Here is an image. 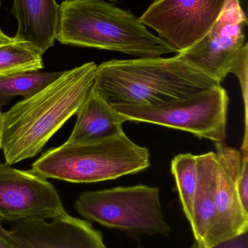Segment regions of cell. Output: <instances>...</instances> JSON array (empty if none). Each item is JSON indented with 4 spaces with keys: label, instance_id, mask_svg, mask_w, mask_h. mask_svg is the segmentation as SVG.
Masks as SVG:
<instances>
[{
    "label": "cell",
    "instance_id": "d6986e66",
    "mask_svg": "<svg viewBox=\"0 0 248 248\" xmlns=\"http://www.w3.org/2000/svg\"><path fill=\"white\" fill-rule=\"evenodd\" d=\"M242 163L237 181V193L242 205L248 211V150H240Z\"/></svg>",
    "mask_w": 248,
    "mask_h": 248
},
{
    "label": "cell",
    "instance_id": "2e32d148",
    "mask_svg": "<svg viewBox=\"0 0 248 248\" xmlns=\"http://www.w3.org/2000/svg\"><path fill=\"white\" fill-rule=\"evenodd\" d=\"M43 68L42 54L29 44L14 39L0 45V77Z\"/></svg>",
    "mask_w": 248,
    "mask_h": 248
},
{
    "label": "cell",
    "instance_id": "277c9868",
    "mask_svg": "<svg viewBox=\"0 0 248 248\" xmlns=\"http://www.w3.org/2000/svg\"><path fill=\"white\" fill-rule=\"evenodd\" d=\"M149 150L122 133L113 138L62 145L44 153L31 171L45 179L87 184L113 180L150 167Z\"/></svg>",
    "mask_w": 248,
    "mask_h": 248
},
{
    "label": "cell",
    "instance_id": "603a6c76",
    "mask_svg": "<svg viewBox=\"0 0 248 248\" xmlns=\"http://www.w3.org/2000/svg\"><path fill=\"white\" fill-rule=\"evenodd\" d=\"M3 113L0 111V149H1L2 141Z\"/></svg>",
    "mask_w": 248,
    "mask_h": 248
},
{
    "label": "cell",
    "instance_id": "7a4b0ae2",
    "mask_svg": "<svg viewBox=\"0 0 248 248\" xmlns=\"http://www.w3.org/2000/svg\"><path fill=\"white\" fill-rule=\"evenodd\" d=\"M220 84L176 54L102 62L97 65L93 90L111 106H154Z\"/></svg>",
    "mask_w": 248,
    "mask_h": 248
},
{
    "label": "cell",
    "instance_id": "5bb4252c",
    "mask_svg": "<svg viewBox=\"0 0 248 248\" xmlns=\"http://www.w3.org/2000/svg\"><path fill=\"white\" fill-rule=\"evenodd\" d=\"M198 183L190 223L195 241L203 244L215 217L218 163L215 153L196 155Z\"/></svg>",
    "mask_w": 248,
    "mask_h": 248
},
{
    "label": "cell",
    "instance_id": "5b68a950",
    "mask_svg": "<svg viewBox=\"0 0 248 248\" xmlns=\"http://www.w3.org/2000/svg\"><path fill=\"white\" fill-rule=\"evenodd\" d=\"M75 208L87 221L124 232L167 237L171 232L157 187L139 185L89 191L79 196Z\"/></svg>",
    "mask_w": 248,
    "mask_h": 248
},
{
    "label": "cell",
    "instance_id": "ba28073f",
    "mask_svg": "<svg viewBox=\"0 0 248 248\" xmlns=\"http://www.w3.org/2000/svg\"><path fill=\"white\" fill-rule=\"evenodd\" d=\"M247 26V16L241 1L227 0L208 34L192 47L176 54L221 84L248 44L245 33Z\"/></svg>",
    "mask_w": 248,
    "mask_h": 248
},
{
    "label": "cell",
    "instance_id": "8fae6325",
    "mask_svg": "<svg viewBox=\"0 0 248 248\" xmlns=\"http://www.w3.org/2000/svg\"><path fill=\"white\" fill-rule=\"evenodd\" d=\"M0 233L19 248H106L101 233L90 221L68 214L13 221L10 229L0 221Z\"/></svg>",
    "mask_w": 248,
    "mask_h": 248
},
{
    "label": "cell",
    "instance_id": "30bf717a",
    "mask_svg": "<svg viewBox=\"0 0 248 248\" xmlns=\"http://www.w3.org/2000/svg\"><path fill=\"white\" fill-rule=\"evenodd\" d=\"M214 144L218 163L215 212L203 244H199L203 248L213 247L248 231V211L242 205L237 189L241 151L228 147L224 142Z\"/></svg>",
    "mask_w": 248,
    "mask_h": 248
},
{
    "label": "cell",
    "instance_id": "ac0fdd59",
    "mask_svg": "<svg viewBox=\"0 0 248 248\" xmlns=\"http://www.w3.org/2000/svg\"><path fill=\"white\" fill-rule=\"evenodd\" d=\"M230 74L238 78L241 87L245 110V134L243 138H248V44L245 46L231 68Z\"/></svg>",
    "mask_w": 248,
    "mask_h": 248
},
{
    "label": "cell",
    "instance_id": "ffe728a7",
    "mask_svg": "<svg viewBox=\"0 0 248 248\" xmlns=\"http://www.w3.org/2000/svg\"><path fill=\"white\" fill-rule=\"evenodd\" d=\"M190 248H203L195 241ZM210 248H248V231Z\"/></svg>",
    "mask_w": 248,
    "mask_h": 248
},
{
    "label": "cell",
    "instance_id": "7c38bea8",
    "mask_svg": "<svg viewBox=\"0 0 248 248\" xmlns=\"http://www.w3.org/2000/svg\"><path fill=\"white\" fill-rule=\"evenodd\" d=\"M59 9L55 0H13L11 13L17 23L15 40L43 55L55 44Z\"/></svg>",
    "mask_w": 248,
    "mask_h": 248
},
{
    "label": "cell",
    "instance_id": "44dd1931",
    "mask_svg": "<svg viewBox=\"0 0 248 248\" xmlns=\"http://www.w3.org/2000/svg\"><path fill=\"white\" fill-rule=\"evenodd\" d=\"M0 248H19L8 238L0 233Z\"/></svg>",
    "mask_w": 248,
    "mask_h": 248
},
{
    "label": "cell",
    "instance_id": "4fadbf2b",
    "mask_svg": "<svg viewBox=\"0 0 248 248\" xmlns=\"http://www.w3.org/2000/svg\"><path fill=\"white\" fill-rule=\"evenodd\" d=\"M77 121L67 142L90 144L113 138L124 133L128 122L94 90L77 113Z\"/></svg>",
    "mask_w": 248,
    "mask_h": 248
},
{
    "label": "cell",
    "instance_id": "6da1fadb",
    "mask_svg": "<svg viewBox=\"0 0 248 248\" xmlns=\"http://www.w3.org/2000/svg\"><path fill=\"white\" fill-rule=\"evenodd\" d=\"M97 65L89 62L62 74L3 113L1 149L7 164L40 153L51 137L77 114L94 87Z\"/></svg>",
    "mask_w": 248,
    "mask_h": 248
},
{
    "label": "cell",
    "instance_id": "9a60e30c",
    "mask_svg": "<svg viewBox=\"0 0 248 248\" xmlns=\"http://www.w3.org/2000/svg\"><path fill=\"white\" fill-rule=\"evenodd\" d=\"M62 73L28 71L0 77V108L17 96H22L23 99L32 97L55 81Z\"/></svg>",
    "mask_w": 248,
    "mask_h": 248
},
{
    "label": "cell",
    "instance_id": "e0dca14e",
    "mask_svg": "<svg viewBox=\"0 0 248 248\" xmlns=\"http://www.w3.org/2000/svg\"><path fill=\"white\" fill-rule=\"evenodd\" d=\"M171 173L176 181L182 209L190 224L198 183L196 155L192 153L176 155L171 161Z\"/></svg>",
    "mask_w": 248,
    "mask_h": 248
},
{
    "label": "cell",
    "instance_id": "52a82bcc",
    "mask_svg": "<svg viewBox=\"0 0 248 248\" xmlns=\"http://www.w3.org/2000/svg\"><path fill=\"white\" fill-rule=\"evenodd\" d=\"M227 0H154L138 17L177 53L196 45L212 29Z\"/></svg>",
    "mask_w": 248,
    "mask_h": 248
},
{
    "label": "cell",
    "instance_id": "cb8c5ba5",
    "mask_svg": "<svg viewBox=\"0 0 248 248\" xmlns=\"http://www.w3.org/2000/svg\"><path fill=\"white\" fill-rule=\"evenodd\" d=\"M110 1H115V0H110Z\"/></svg>",
    "mask_w": 248,
    "mask_h": 248
},
{
    "label": "cell",
    "instance_id": "8992f818",
    "mask_svg": "<svg viewBox=\"0 0 248 248\" xmlns=\"http://www.w3.org/2000/svg\"><path fill=\"white\" fill-rule=\"evenodd\" d=\"M229 104L228 93L220 84L158 106H112L128 122L163 125L215 143L225 141Z\"/></svg>",
    "mask_w": 248,
    "mask_h": 248
},
{
    "label": "cell",
    "instance_id": "7402d4cb",
    "mask_svg": "<svg viewBox=\"0 0 248 248\" xmlns=\"http://www.w3.org/2000/svg\"><path fill=\"white\" fill-rule=\"evenodd\" d=\"M14 38L10 37L7 34L4 33L0 28V45H4V44L10 43L13 42Z\"/></svg>",
    "mask_w": 248,
    "mask_h": 248
},
{
    "label": "cell",
    "instance_id": "3957f363",
    "mask_svg": "<svg viewBox=\"0 0 248 248\" xmlns=\"http://www.w3.org/2000/svg\"><path fill=\"white\" fill-rule=\"evenodd\" d=\"M55 40L63 45L122 52L137 58L177 53L131 12L105 0H64Z\"/></svg>",
    "mask_w": 248,
    "mask_h": 248
},
{
    "label": "cell",
    "instance_id": "9c48e42d",
    "mask_svg": "<svg viewBox=\"0 0 248 248\" xmlns=\"http://www.w3.org/2000/svg\"><path fill=\"white\" fill-rule=\"evenodd\" d=\"M66 214L58 191L48 179L0 163V221L50 220Z\"/></svg>",
    "mask_w": 248,
    "mask_h": 248
}]
</instances>
